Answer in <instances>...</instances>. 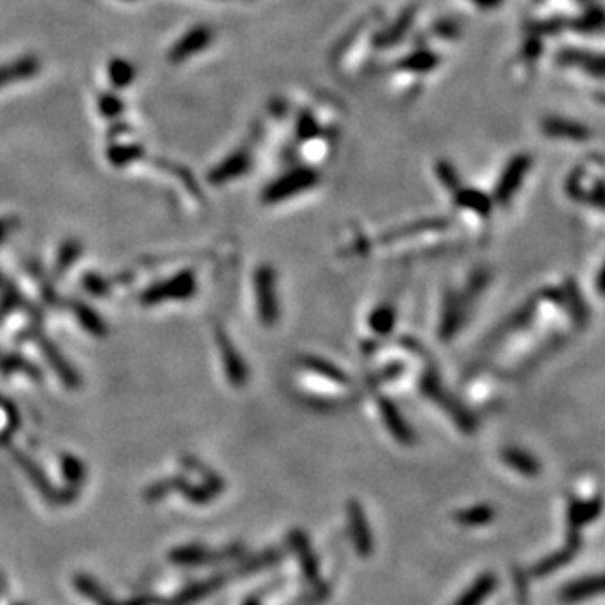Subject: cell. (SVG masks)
I'll list each match as a JSON object with an SVG mask.
<instances>
[{
    "instance_id": "obj_15",
    "label": "cell",
    "mask_w": 605,
    "mask_h": 605,
    "mask_svg": "<svg viewBox=\"0 0 605 605\" xmlns=\"http://www.w3.org/2000/svg\"><path fill=\"white\" fill-rule=\"evenodd\" d=\"M381 413H384V421L387 424L389 432L394 434L397 440H401L403 444L413 442V432H411V429H407L405 421L401 419L396 405H391V403L384 401V403H381Z\"/></svg>"
},
{
    "instance_id": "obj_19",
    "label": "cell",
    "mask_w": 605,
    "mask_h": 605,
    "mask_svg": "<svg viewBox=\"0 0 605 605\" xmlns=\"http://www.w3.org/2000/svg\"><path fill=\"white\" fill-rule=\"evenodd\" d=\"M495 517V509L492 505H476L466 512L456 513L454 519L464 527H484Z\"/></svg>"
},
{
    "instance_id": "obj_18",
    "label": "cell",
    "mask_w": 605,
    "mask_h": 605,
    "mask_svg": "<svg viewBox=\"0 0 605 605\" xmlns=\"http://www.w3.org/2000/svg\"><path fill=\"white\" fill-rule=\"evenodd\" d=\"M456 203L462 205L464 209L477 212V215H482V217H487L492 212V200L490 197L484 195L482 191H472V189L456 191Z\"/></svg>"
},
{
    "instance_id": "obj_14",
    "label": "cell",
    "mask_w": 605,
    "mask_h": 605,
    "mask_svg": "<svg viewBox=\"0 0 605 605\" xmlns=\"http://www.w3.org/2000/svg\"><path fill=\"white\" fill-rule=\"evenodd\" d=\"M495 586H497V578L494 574H482L468 590L462 593L460 600L454 605H482V601L490 596V593L495 590Z\"/></svg>"
},
{
    "instance_id": "obj_25",
    "label": "cell",
    "mask_w": 605,
    "mask_h": 605,
    "mask_svg": "<svg viewBox=\"0 0 605 605\" xmlns=\"http://www.w3.org/2000/svg\"><path fill=\"white\" fill-rule=\"evenodd\" d=\"M109 76L116 87H126V85H130L134 79V69L130 63H126L122 59H114L109 67Z\"/></svg>"
},
{
    "instance_id": "obj_32",
    "label": "cell",
    "mask_w": 605,
    "mask_h": 605,
    "mask_svg": "<svg viewBox=\"0 0 605 605\" xmlns=\"http://www.w3.org/2000/svg\"><path fill=\"white\" fill-rule=\"evenodd\" d=\"M63 470H66L67 477L71 482H79L83 480V464L76 458H71V456H67V458H63Z\"/></svg>"
},
{
    "instance_id": "obj_34",
    "label": "cell",
    "mask_w": 605,
    "mask_h": 605,
    "mask_svg": "<svg viewBox=\"0 0 605 605\" xmlns=\"http://www.w3.org/2000/svg\"><path fill=\"white\" fill-rule=\"evenodd\" d=\"M101 111L104 112V116H116L122 111V104L120 101L112 97V94H102L101 97Z\"/></svg>"
},
{
    "instance_id": "obj_11",
    "label": "cell",
    "mask_w": 605,
    "mask_h": 605,
    "mask_svg": "<svg viewBox=\"0 0 605 605\" xmlns=\"http://www.w3.org/2000/svg\"><path fill=\"white\" fill-rule=\"evenodd\" d=\"M580 548V535H578V530H570V538H568V545L560 550V553L553 555V556H548L545 560H540L538 565L535 566V574L537 576H547L550 574V572H555L558 570L562 565H566V562H570L572 558H574L576 555V550Z\"/></svg>"
},
{
    "instance_id": "obj_27",
    "label": "cell",
    "mask_w": 605,
    "mask_h": 605,
    "mask_svg": "<svg viewBox=\"0 0 605 605\" xmlns=\"http://www.w3.org/2000/svg\"><path fill=\"white\" fill-rule=\"evenodd\" d=\"M394 318H396L394 311H391L389 307H381V309L371 315V326H374L379 334H386L394 328Z\"/></svg>"
},
{
    "instance_id": "obj_30",
    "label": "cell",
    "mask_w": 605,
    "mask_h": 605,
    "mask_svg": "<svg viewBox=\"0 0 605 605\" xmlns=\"http://www.w3.org/2000/svg\"><path fill=\"white\" fill-rule=\"evenodd\" d=\"M540 49H543V46H540V36L533 31V34H529L525 46H523V59L533 63L535 59H538Z\"/></svg>"
},
{
    "instance_id": "obj_17",
    "label": "cell",
    "mask_w": 605,
    "mask_h": 605,
    "mask_svg": "<svg viewBox=\"0 0 605 605\" xmlns=\"http://www.w3.org/2000/svg\"><path fill=\"white\" fill-rule=\"evenodd\" d=\"M220 341V350H222V358H225L227 362V371H228V378L232 379V384L235 386H242L244 381H246V368H244L242 358L235 352V348L230 346V343L227 341L225 336H218Z\"/></svg>"
},
{
    "instance_id": "obj_1",
    "label": "cell",
    "mask_w": 605,
    "mask_h": 605,
    "mask_svg": "<svg viewBox=\"0 0 605 605\" xmlns=\"http://www.w3.org/2000/svg\"><path fill=\"white\" fill-rule=\"evenodd\" d=\"M318 182L316 175L311 169H295V172L280 177L278 182H273L263 193L265 203H280V200L291 199L295 195L303 193V191L311 189Z\"/></svg>"
},
{
    "instance_id": "obj_33",
    "label": "cell",
    "mask_w": 605,
    "mask_h": 605,
    "mask_svg": "<svg viewBox=\"0 0 605 605\" xmlns=\"http://www.w3.org/2000/svg\"><path fill=\"white\" fill-rule=\"evenodd\" d=\"M77 252H79L77 242H67L66 246H63L61 254H59V263H58V270L61 271L63 268H67V265H69L73 260H76Z\"/></svg>"
},
{
    "instance_id": "obj_8",
    "label": "cell",
    "mask_w": 605,
    "mask_h": 605,
    "mask_svg": "<svg viewBox=\"0 0 605 605\" xmlns=\"http://www.w3.org/2000/svg\"><path fill=\"white\" fill-rule=\"evenodd\" d=\"M210 41H212L210 28H205V26L193 28L172 48V51H169V59L183 61L191 56H195V53H199L200 49H205Z\"/></svg>"
},
{
    "instance_id": "obj_23",
    "label": "cell",
    "mask_w": 605,
    "mask_h": 605,
    "mask_svg": "<svg viewBox=\"0 0 605 605\" xmlns=\"http://www.w3.org/2000/svg\"><path fill=\"white\" fill-rule=\"evenodd\" d=\"M570 26L578 31H598L605 26V13L601 8H590L583 16L572 20Z\"/></svg>"
},
{
    "instance_id": "obj_16",
    "label": "cell",
    "mask_w": 605,
    "mask_h": 605,
    "mask_svg": "<svg viewBox=\"0 0 605 605\" xmlns=\"http://www.w3.org/2000/svg\"><path fill=\"white\" fill-rule=\"evenodd\" d=\"M601 513V500L593 502H574L570 507V527L578 530L580 527L592 523Z\"/></svg>"
},
{
    "instance_id": "obj_36",
    "label": "cell",
    "mask_w": 605,
    "mask_h": 605,
    "mask_svg": "<svg viewBox=\"0 0 605 605\" xmlns=\"http://www.w3.org/2000/svg\"><path fill=\"white\" fill-rule=\"evenodd\" d=\"M472 3H476L480 8L484 10H494L502 4V0H472Z\"/></svg>"
},
{
    "instance_id": "obj_20",
    "label": "cell",
    "mask_w": 605,
    "mask_h": 605,
    "mask_svg": "<svg viewBox=\"0 0 605 605\" xmlns=\"http://www.w3.org/2000/svg\"><path fill=\"white\" fill-rule=\"evenodd\" d=\"M439 66V58L431 51H417L411 53L405 59H401L399 69L411 73H429Z\"/></svg>"
},
{
    "instance_id": "obj_12",
    "label": "cell",
    "mask_w": 605,
    "mask_h": 605,
    "mask_svg": "<svg viewBox=\"0 0 605 605\" xmlns=\"http://www.w3.org/2000/svg\"><path fill=\"white\" fill-rule=\"evenodd\" d=\"M250 167V157L244 152H236L235 156H230L227 162H222L215 172L210 173V182L212 183H227L230 179L240 177L246 169Z\"/></svg>"
},
{
    "instance_id": "obj_29",
    "label": "cell",
    "mask_w": 605,
    "mask_h": 605,
    "mask_svg": "<svg viewBox=\"0 0 605 605\" xmlns=\"http://www.w3.org/2000/svg\"><path fill=\"white\" fill-rule=\"evenodd\" d=\"M77 583H79V590H83L89 598H93L99 605H112V601L106 598L104 593L97 586H94V583L89 578H77Z\"/></svg>"
},
{
    "instance_id": "obj_5",
    "label": "cell",
    "mask_w": 605,
    "mask_h": 605,
    "mask_svg": "<svg viewBox=\"0 0 605 605\" xmlns=\"http://www.w3.org/2000/svg\"><path fill=\"white\" fill-rule=\"evenodd\" d=\"M193 293H195L193 275L182 273L162 285H156L154 289H150L144 295V301L147 305H154V303L167 301V299H187V297H191Z\"/></svg>"
},
{
    "instance_id": "obj_22",
    "label": "cell",
    "mask_w": 605,
    "mask_h": 605,
    "mask_svg": "<svg viewBox=\"0 0 605 605\" xmlns=\"http://www.w3.org/2000/svg\"><path fill=\"white\" fill-rule=\"evenodd\" d=\"M215 558L220 556H212L207 548L200 547H183L172 553V560L179 562V565H203V562H210Z\"/></svg>"
},
{
    "instance_id": "obj_3",
    "label": "cell",
    "mask_w": 605,
    "mask_h": 605,
    "mask_svg": "<svg viewBox=\"0 0 605 605\" xmlns=\"http://www.w3.org/2000/svg\"><path fill=\"white\" fill-rule=\"evenodd\" d=\"M529 167H530V156H527V154L515 156L512 162L507 164L505 172L502 173V179L495 185V195L494 197H495L497 203L503 205L515 195V191L519 189V185L523 183Z\"/></svg>"
},
{
    "instance_id": "obj_9",
    "label": "cell",
    "mask_w": 605,
    "mask_h": 605,
    "mask_svg": "<svg viewBox=\"0 0 605 605\" xmlns=\"http://www.w3.org/2000/svg\"><path fill=\"white\" fill-rule=\"evenodd\" d=\"M40 61L36 58H20L6 66H0V89L8 87V85L26 81L30 77L38 76Z\"/></svg>"
},
{
    "instance_id": "obj_24",
    "label": "cell",
    "mask_w": 605,
    "mask_h": 605,
    "mask_svg": "<svg viewBox=\"0 0 605 605\" xmlns=\"http://www.w3.org/2000/svg\"><path fill=\"white\" fill-rule=\"evenodd\" d=\"M413 16H415V8H409L407 13H403V16L386 31L384 38H381V44L389 46V44H396V41H399L403 38V34H405V31L411 28Z\"/></svg>"
},
{
    "instance_id": "obj_4",
    "label": "cell",
    "mask_w": 605,
    "mask_h": 605,
    "mask_svg": "<svg viewBox=\"0 0 605 605\" xmlns=\"http://www.w3.org/2000/svg\"><path fill=\"white\" fill-rule=\"evenodd\" d=\"M558 61L562 66L576 67L588 76L605 79V53H592L586 49L565 48L558 53Z\"/></svg>"
},
{
    "instance_id": "obj_26",
    "label": "cell",
    "mask_w": 605,
    "mask_h": 605,
    "mask_svg": "<svg viewBox=\"0 0 605 605\" xmlns=\"http://www.w3.org/2000/svg\"><path fill=\"white\" fill-rule=\"evenodd\" d=\"M307 364H309L307 368H311L313 371H316V374L331 378L333 381H338V384H346V378H344L343 371L338 369V368H334V366H331L328 362H325V360H321V358H311Z\"/></svg>"
},
{
    "instance_id": "obj_13",
    "label": "cell",
    "mask_w": 605,
    "mask_h": 605,
    "mask_svg": "<svg viewBox=\"0 0 605 605\" xmlns=\"http://www.w3.org/2000/svg\"><path fill=\"white\" fill-rule=\"evenodd\" d=\"M502 458L509 468H513L515 472H521L523 476L535 477L540 472V464L535 456H530L529 452L521 449H505L502 452Z\"/></svg>"
},
{
    "instance_id": "obj_10",
    "label": "cell",
    "mask_w": 605,
    "mask_h": 605,
    "mask_svg": "<svg viewBox=\"0 0 605 605\" xmlns=\"http://www.w3.org/2000/svg\"><path fill=\"white\" fill-rule=\"evenodd\" d=\"M596 593H605V574L580 578L576 582L568 583V586L562 590L560 598H562V601H566V603H576L583 598L596 596Z\"/></svg>"
},
{
    "instance_id": "obj_21",
    "label": "cell",
    "mask_w": 605,
    "mask_h": 605,
    "mask_svg": "<svg viewBox=\"0 0 605 605\" xmlns=\"http://www.w3.org/2000/svg\"><path fill=\"white\" fill-rule=\"evenodd\" d=\"M293 545L297 548V553H299V558H301V565L305 568L307 578H309L311 582L318 580V562L313 556L311 547H309V543H307V538L303 535H295Z\"/></svg>"
},
{
    "instance_id": "obj_28",
    "label": "cell",
    "mask_w": 605,
    "mask_h": 605,
    "mask_svg": "<svg viewBox=\"0 0 605 605\" xmlns=\"http://www.w3.org/2000/svg\"><path fill=\"white\" fill-rule=\"evenodd\" d=\"M77 316H79V321L83 323V326L87 328V331H91L93 334H102L104 333V326L102 323L99 321V316L94 315L91 309H87V307H77Z\"/></svg>"
},
{
    "instance_id": "obj_35",
    "label": "cell",
    "mask_w": 605,
    "mask_h": 605,
    "mask_svg": "<svg viewBox=\"0 0 605 605\" xmlns=\"http://www.w3.org/2000/svg\"><path fill=\"white\" fill-rule=\"evenodd\" d=\"M14 228V220L13 218H0V242H3L10 232Z\"/></svg>"
},
{
    "instance_id": "obj_39",
    "label": "cell",
    "mask_w": 605,
    "mask_h": 605,
    "mask_svg": "<svg viewBox=\"0 0 605 605\" xmlns=\"http://www.w3.org/2000/svg\"><path fill=\"white\" fill-rule=\"evenodd\" d=\"M598 101H601V102H605V93L603 94H600V99Z\"/></svg>"
},
{
    "instance_id": "obj_37",
    "label": "cell",
    "mask_w": 605,
    "mask_h": 605,
    "mask_svg": "<svg viewBox=\"0 0 605 605\" xmlns=\"http://www.w3.org/2000/svg\"><path fill=\"white\" fill-rule=\"evenodd\" d=\"M596 289H598V293H601V295L605 297V262H603V265H601V271H600V275H598Z\"/></svg>"
},
{
    "instance_id": "obj_2",
    "label": "cell",
    "mask_w": 605,
    "mask_h": 605,
    "mask_svg": "<svg viewBox=\"0 0 605 605\" xmlns=\"http://www.w3.org/2000/svg\"><path fill=\"white\" fill-rule=\"evenodd\" d=\"M256 295L262 323L275 325L280 316V307H278V293H275V275L271 268H262L256 273Z\"/></svg>"
},
{
    "instance_id": "obj_7",
    "label": "cell",
    "mask_w": 605,
    "mask_h": 605,
    "mask_svg": "<svg viewBox=\"0 0 605 605\" xmlns=\"http://www.w3.org/2000/svg\"><path fill=\"white\" fill-rule=\"evenodd\" d=\"M543 132L548 138H558V140H572V142H583L592 136L588 126L568 119H560V116H548V119H545Z\"/></svg>"
},
{
    "instance_id": "obj_38",
    "label": "cell",
    "mask_w": 605,
    "mask_h": 605,
    "mask_svg": "<svg viewBox=\"0 0 605 605\" xmlns=\"http://www.w3.org/2000/svg\"><path fill=\"white\" fill-rule=\"evenodd\" d=\"M244 605H260V601L258 600H248Z\"/></svg>"
},
{
    "instance_id": "obj_31",
    "label": "cell",
    "mask_w": 605,
    "mask_h": 605,
    "mask_svg": "<svg viewBox=\"0 0 605 605\" xmlns=\"http://www.w3.org/2000/svg\"><path fill=\"white\" fill-rule=\"evenodd\" d=\"M437 172H439L440 182L447 187H450L452 191H456V187H458V177H456L454 167L449 162H440L439 167H437Z\"/></svg>"
},
{
    "instance_id": "obj_6",
    "label": "cell",
    "mask_w": 605,
    "mask_h": 605,
    "mask_svg": "<svg viewBox=\"0 0 605 605\" xmlns=\"http://www.w3.org/2000/svg\"><path fill=\"white\" fill-rule=\"evenodd\" d=\"M348 519H350V533L354 538V547L360 556H369L371 548H374V540H371V530L368 527V519L362 505L358 502L348 503Z\"/></svg>"
}]
</instances>
